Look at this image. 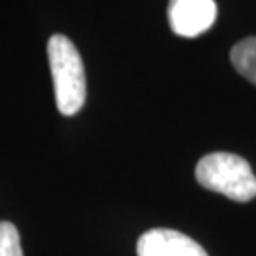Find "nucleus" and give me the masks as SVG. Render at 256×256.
<instances>
[{
  "label": "nucleus",
  "instance_id": "obj_1",
  "mask_svg": "<svg viewBox=\"0 0 256 256\" xmlns=\"http://www.w3.org/2000/svg\"><path fill=\"white\" fill-rule=\"evenodd\" d=\"M48 59L52 68L57 110L63 116H74L86 102V70L82 57L72 40L54 34L48 40Z\"/></svg>",
  "mask_w": 256,
  "mask_h": 256
},
{
  "label": "nucleus",
  "instance_id": "obj_2",
  "mask_svg": "<svg viewBox=\"0 0 256 256\" xmlns=\"http://www.w3.org/2000/svg\"><path fill=\"white\" fill-rule=\"evenodd\" d=\"M196 180L205 190L226 196L239 203L256 198V176L247 160L230 152L203 156L196 165Z\"/></svg>",
  "mask_w": 256,
  "mask_h": 256
},
{
  "label": "nucleus",
  "instance_id": "obj_3",
  "mask_svg": "<svg viewBox=\"0 0 256 256\" xmlns=\"http://www.w3.org/2000/svg\"><path fill=\"white\" fill-rule=\"evenodd\" d=\"M214 0H169L167 18L174 34L182 38H196L207 32L216 21Z\"/></svg>",
  "mask_w": 256,
  "mask_h": 256
},
{
  "label": "nucleus",
  "instance_id": "obj_4",
  "mask_svg": "<svg viewBox=\"0 0 256 256\" xmlns=\"http://www.w3.org/2000/svg\"><path fill=\"white\" fill-rule=\"evenodd\" d=\"M138 256H209L205 248L176 230L154 228L142 234L137 243Z\"/></svg>",
  "mask_w": 256,
  "mask_h": 256
},
{
  "label": "nucleus",
  "instance_id": "obj_5",
  "mask_svg": "<svg viewBox=\"0 0 256 256\" xmlns=\"http://www.w3.org/2000/svg\"><path fill=\"white\" fill-rule=\"evenodd\" d=\"M230 59L236 70L256 86V36H248L238 42L232 48Z\"/></svg>",
  "mask_w": 256,
  "mask_h": 256
},
{
  "label": "nucleus",
  "instance_id": "obj_6",
  "mask_svg": "<svg viewBox=\"0 0 256 256\" xmlns=\"http://www.w3.org/2000/svg\"><path fill=\"white\" fill-rule=\"evenodd\" d=\"M0 256H23L19 232L12 222H0Z\"/></svg>",
  "mask_w": 256,
  "mask_h": 256
}]
</instances>
